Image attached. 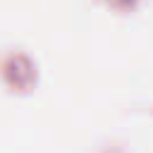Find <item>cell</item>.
Here are the masks:
<instances>
[{
	"instance_id": "cell-1",
	"label": "cell",
	"mask_w": 153,
	"mask_h": 153,
	"mask_svg": "<svg viewBox=\"0 0 153 153\" xmlns=\"http://www.w3.org/2000/svg\"><path fill=\"white\" fill-rule=\"evenodd\" d=\"M112 5H117V7H131L136 0H110Z\"/></svg>"
}]
</instances>
